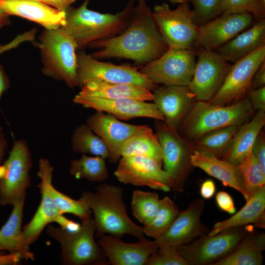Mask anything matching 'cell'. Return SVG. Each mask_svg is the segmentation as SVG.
Here are the masks:
<instances>
[{"mask_svg": "<svg viewBox=\"0 0 265 265\" xmlns=\"http://www.w3.org/2000/svg\"><path fill=\"white\" fill-rule=\"evenodd\" d=\"M71 148L76 153L109 157L107 148L103 140L86 124H80L74 130L71 139Z\"/></svg>", "mask_w": 265, "mask_h": 265, "instance_id": "obj_32", "label": "cell"}, {"mask_svg": "<svg viewBox=\"0 0 265 265\" xmlns=\"http://www.w3.org/2000/svg\"><path fill=\"white\" fill-rule=\"evenodd\" d=\"M55 222L57 223L62 230L72 233L79 231L81 225V224L63 216V214H60L57 217Z\"/></svg>", "mask_w": 265, "mask_h": 265, "instance_id": "obj_46", "label": "cell"}, {"mask_svg": "<svg viewBox=\"0 0 265 265\" xmlns=\"http://www.w3.org/2000/svg\"><path fill=\"white\" fill-rule=\"evenodd\" d=\"M252 228V225L230 228L200 237L177 249L189 265H212L230 254Z\"/></svg>", "mask_w": 265, "mask_h": 265, "instance_id": "obj_9", "label": "cell"}, {"mask_svg": "<svg viewBox=\"0 0 265 265\" xmlns=\"http://www.w3.org/2000/svg\"><path fill=\"white\" fill-rule=\"evenodd\" d=\"M180 211L175 202L166 196L160 200L159 211L154 218L142 226L144 235L158 238L171 226Z\"/></svg>", "mask_w": 265, "mask_h": 265, "instance_id": "obj_35", "label": "cell"}, {"mask_svg": "<svg viewBox=\"0 0 265 265\" xmlns=\"http://www.w3.org/2000/svg\"><path fill=\"white\" fill-rule=\"evenodd\" d=\"M254 111L247 97L225 106L197 101L179 128L187 138L196 140L214 130L239 126L250 119Z\"/></svg>", "mask_w": 265, "mask_h": 265, "instance_id": "obj_4", "label": "cell"}, {"mask_svg": "<svg viewBox=\"0 0 265 265\" xmlns=\"http://www.w3.org/2000/svg\"><path fill=\"white\" fill-rule=\"evenodd\" d=\"M0 8L9 16L26 19L47 29L58 28L65 24V11L36 0H0Z\"/></svg>", "mask_w": 265, "mask_h": 265, "instance_id": "obj_23", "label": "cell"}, {"mask_svg": "<svg viewBox=\"0 0 265 265\" xmlns=\"http://www.w3.org/2000/svg\"><path fill=\"white\" fill-rule=\"evenodd\" d=\"M69 172L76 179L83 178L92 182H102L109 177L105 159L85 154L71 161Z\"/></svg>", "mask_w": 265, "mask_h": 265, "instance_id": "obj_33", "label": "cell"}, {"mask_svg": "<svg viewBox=\"0 0 265 265\" xmlns=\"http://www.w3.org/2000/svg\"><path fill=\"white\" fill-rule=\"evenodd\" d=\"M25 198L19 200L12 205L10 215L0 229V251L17 253L23 259L33 261L34 253L26 243L22 229Z\"/></svg>", "mask_w": 265, "mask_h": 265, "instance_id": "obj_25", "label": "cell"}, {"mask_svg": "<svg viewBox=\"0 0 265 265\" xmlns=\"http://www.w3.org/2000/svg\"><path fill=\"white\" fill-rule=\"evenodd\" d=\"M263 6L265 7V0H259Z\"/></svg>", "mask_w": 265, "mask_h": 265, "instance_id": "obj_54", "label": "cell"}, {"mask_svg": "<svg viewBox=\"0 0 265 265\" xmlns=\"http://www.w3.org/2000/svg\"><path fill=\"white\" fill-rule=\"evenodd\" d=\"M246 95L254 110L265 111V86L250 89Z\"/></svg>", "mask_w": 265, "mask_h": 265, "instance_id": "obj_43", "label": "cell"}, {"mask_svg": "<svg viewBox=\"0 0 265 265\" xmlns=\"http://www.w3.org/2000/svg\"><path fill=\"white\" fill-rule=\"evenodd\" d=\"M196 58V49L168 48L161 56L139 70L157 84L187 86L194 74Z\"/></svg>", "mask_w": 265, "mask_h": 265, "instance_id": "obj_10", "label": "cell"}, {"mask_svg": "<svg viewBox=\"0 0 265 265\" xmlns=\"http://www.w3.org/2000/svg\"><path fill=\"white\" fill-rule=\"evenodd\" d=\"M154 103L170 127L178 130L196 102L187 86L163 85L152 91Z\"/></svg>", "mask_w": 265, "mask_h": 265, "instance_id": "obj_22", "label": "cell"}, {"mask_svg": "<svg viewBox=\"0 0 265 265\" xmlns=\"http://www.w3.org/2000/svg\"><path fill=\"white\" fill-rule=\"evenodd\" d=\"M160 200L156 192L133 190L131 201L133 215L143 225L148 224L158 213Z\"/></svg>", "mask_w": 265, "mask_h": 265, "instance_id": "obj_36", "label": "cell"}, {"mask_svg": "<svg viewBox=\"0 0 265 265\" xmlns=\"http://www.w3.org/2000/svg\"><path fill=\"white\" fill-rule=\"evenodd\" d=\"M50 192L61 213H71L78 217L81 223L89 220L91 217V211L85 199L81 197L78 200L73 199L57 190L52 182L49 186Z\"/></svg>", "mask_w": 265, "mask_h": 265, "instance_id": "obj_37", "label": "cell"}, {"mask_svg": "<svg viewBox=\"0 0 265 265\" xmlns=\"http://www.w3.org/2000/svg\"><path fill=\"white\" fill-rule=\"evenodd\" d=\"M215 202L219 209L229 214H233L236 212L234 200L227 192L220 190L215 195Z\"/></svg>", "mask_w": 265, "mask_h": 265, "instance_id": "obj_44", "label": "cell"}, {"mask_svg": "<svg viewBox=\"0 0 265 265\" xmlns=\"http://www.w3.org/2000/svg\"><path fill=\"white\" fill-rule=\"evenodd\" d=\"M10 23L9 15L0 8V29Z\"/></svg>", "mask_w": 265, "mask_h": 265, "instance_id": "obj_52", "label": "cell"}, {"mask_svg": "<svg viewBox=\"0 0 265 265\" xmlns=\"http://www.w3.org/2000/svg\"><path fill=\"white\" fill-rule=\"evenodd\" d=\"M85 124L104 142L109 152L108 159L111 163L119 160L125 143L142 126L122 122L114 116L102 111L89 116Z\"/></svg>", "mask_w": 265, "mask_h": 265, "instance_id": "obj_20", "label": "cell"}, {"mask_svg": "<svg viewBox=\"0 0 265 265\" xmlns=\"http://www.w3.org/2000/svg\"><path fill=\"white\" fill-rule=\"evenodd\" d=\"M216 193V186L213 180L208 179L204 181L200 187V194L204 199H210Z\"/></svg>", "mask_w": 265, "mask_h": 265, "instance_id": "obj_47", "label": "cell"}, {"mask_svg": "<svg viewBox=\"0 0 265 265\" xmlns=\"http://www.w3.org/2000/svg\"><path fill=\"white\" fill-rule=\"evenodd\" d=\"M74 0V1H75L76 0Z\"/></svg>", "mask_w": 265, "mask_h": 265, "instance_id": "obj_55", "label": "cell"}, {"mask_svg": "<svg viewBox=\"0 0 265 265\" xmlns=\"http://www.w3.org/2000/svg\"><path fill=\"white\" fill-rule=\"evenodd\" d=\"M205 209L203 200L197 199L180 212L169 228L159 237L154 239L159 247L170 246L177 247L207 235L208 227L201 221Z\"/></svg>", "mask_w": 265, "mask_h": 265, "instance_id": "obj_17", "label": "cell"}, {"mask_svg": "<svg viewBox=\"0 0 265 265\" xmlns=\"http://www.w3.org/2000/svg\"><path fill=\"white\" fill-rule=\"evenodd\" d=\"M114 175L120 183L124 184L146 186L164 192L172 190V182L162 166L146 157H121Z\"/></svg>", "mask_w": 265, "mask_h": 265, "instance_id": "obj_15", "label": "cell"}, {"mask_svg": "<svg viewBox=\"0 0 265 265\" xmlns=\"http://www.w3.org/2000/svg\"><path fill=\"white\" fill-rule=\"evenodd\" d=\"M173 3H188L189 0H167Z\"/></svg>", "mask_w": 265, "mask_h": 265, "instance_id": "obj_53", "label": "cell"}, {"mask_svg": "<svg viewBox=\"0 0 265 265\" xmlns=\"http://www.w3.org/2000/svg\"><path fill=\"white\" fill-rule=\"evenodd\" d=\"M40 40L44 74L63 81L71 88L78 86V47L74 40L61 27L46 29Z\"/></svg>", "mask_w": 265, "mask_h": 265, "instance_id": "obj_5", "label": "cell"}, {"mask_svg": "<svg viewBox=\"0 0 265 265\" xmlns=\"http://www.w3.org/2000/svg\"><path fill=\"white\" fill-rule=\"evenodd\" d=\"M35 33V31L32 30L18 35L12 41L7 44L0 45V54L16 47L25 41L32 40L34 38ZM9 85V80L1 66L0 65V99L4 93L8 89Z\"/></svg>", "mask_w": 265, "mask_h": 265, "instance_id": "obj_42", "label": "cell"}, {"mask_svg": "<svg viewBox=\"0 0 265 265\" xmlns=\"http://www.w3.org/2000/svg\"><path fill=\"white\" fill-rule=\"evenodd\" d=\"M248 13L255 19L265 18V7L259 0H222V14Z\"/></svg>", "mask_w": 265, "mask_h": 265, "instance_id": "obj_39", "label": "cell"}, {"mask_svg": "<svg viewBox=\"0 0 265 265\" xmlns=\"http://www.w3.org/2000/svg\"><path fill=\"white\" fill-rule=\"evenodd\" d=\"M22 259L21 256L17 253L0 254V265H17Z\"/></svg>", "mask_w": 265, "mask_h": 265, "instance_id": "obj_49", "label": "cell"}, {"mask_svg": "<svg viewBox=\"0 0 265 265\" xmlns=\"http://www.w3.org/2000/svg\"><path fill=\"white\" fill-rule=\"evenodd\" d=\"M257 20L216 51L226 61L234 63L265 45V19Z\"/></svg>", "mask_w": 265, "mask_h": 265, "instance_id": "obj_26", "label": "cell"}, {"mask_svg": "<svg viewBox=\"0 0 265 265\" xmlns=\"http://www.w3.org/2000/svg\"><path fill=\"white\" fill-rule=\"evenodd\" d=\"M123 196L121 187L105 183L98 185L95 192L82 194L93 214L97 236L109 234L121 238L130 235L139 239L145 238L142 226L128 216Z\"/></svg>", "mask_w": 265, "mask_h": 265, "instance_id": "obj_3", "label": "cell"}, {"mask_svg": "<svg viewBox=\"0 0 265 265\" xmlns=\"http://www.w3.org/2000/svg\"><path fill=\"white\" fill-rule=\"evenodd\" d=\"M194 20L201 26L222 14V0H189Z\"/></svg>", "mask_w": 265, "mask_h": 265, "instance_id": "obj_40", "label": "cell"}, {"mask_svg": "<svg viewBox=\"0 0 265 265\" xmlns=\"http://www.w3.org/2000/svg\"><path fill=\"white\" fill-rule=\"evenodd\" d=\"M238 165L243 178L248 200L255 192L265 186V172L252 151Z\"/></svg>", "mask_w": 265, "mask_h": 265, "instance_id": "obj_38", "label": "cell"}, {"mask_svg": "<svg viewBox=\"0 0 265 265\" xmlns=\"http://www.w3.org/2000/svg\"><path fill=\"white\" fill-rule=\"evenodd\" d=\"M81 224L76 232H69L52 225L48 226L46 232L60 244L62 260L65 265L106 264V256L95 239L96 226L93 217Z\"/></svg>", "mask_w": 265, "mask_h": 265, "instance_id": "obj_6", "label": "cell"}, {"mask_svg": "<svg viewBox=\"0 0 265 265\" xmlns=\"http://www.w3.org/2000/svg\"><path fill=\"white\" fill-rule=\"evenodd\" d=\"M238 126L227 127L209 132L196 139L195 150L222 158Z\"/></svg>", "mask_w": 265, "mask_h": 265, "instance_id": "obj_34", "label": "cell"}, {"mask_svg": "<svg viewBox=\"0 0 265 265\" xmlns=\"http://www.w3.org/2000/svg\"><path fill=\"white\" fill-rule=\"evenodd\" d=\"M89 45L98 49L91 55L96 59L126 58L137 65H145L157 59L168 49L146 0H138L130 24L122 32Z\"/></svg>", "mask_w": 265, "mask_h": 265, "instance_id": "obj_1", "label": "cell"}, {"mask_svg": "<svg viewBox=\"0 0 265 265\" xmlns=\"http://www.w3.org/2000/svg\"><path fill=\"white\" fill-rule=\"evenodd\" d=\"M73 102L84 107L111 114L120 120L147 117L164 121L155 104L147 101L131 98L106 99L77 94Z\"/></svg>", "mask_w": 265, "mask_h": 265, "instance_id": "obj_19", "label": "cell"}, {"mask_svg": "<svg viewBox=\"0 0 265 265\" xmlns=\"http://www.w3.org/2000/svg\"><path fill=\"white\" fill-rule=\"evenodd\" d=\"M53 172V168L48 159H39L37 176L40 179L38 187L41 194V201L35 214L22 230L26 243L29 246L38 239L48 225L55 222L57 217L62 214L49 191V186L52 182Z\"/></svg>", "mask_w": 265, "mask_h": 265, "instance_id": "obj_18", "label": "cell"}, {"mask_svg": "<svg viewBox=\"0 0 265 265\" xmlns=\"http://www.w3.org/2000/svg\"><path fill=\"white\" fill-rule=\"evenodd\" d=\"M265 61V45L232 65L224 82L209 103L229 105L244 98L251 89L253 77Z\"/></svg>", "mask_w": 265, "mask_h": 265, "instance_id": "obj_13", "label": "cell"}, {"mask_svg": "<svg viewBox=\"0 0 265 265\" xmlns=\"http://www.w3.org/2000/svg\"><path fill=\"white\" fill-rule=\"evenodd\" d=\"M89 1L85 0L77 8L69 6L65 10V24L61 27L74 40L78 48L122 32L130 24L135 0H130L123 10L115 14L89 9Z\"/></svg>", "mask_w": 265, "mask_h": 265, "instance_id": "obj_2", "label": "cell"}, {"mask_svg": "<svg viewBox=\"0 0 265 265\" xmlns=\"http://www.w3.org/2000/svg\"><path fill=\"white\" fill-rule=\"evenodd\" d=\"M231 65L216 51L197 50L194 74L187 85L196 101L208 102L216 95Z\"/></svg>", "mask_w": 265, "mask_h": 265, "instance_id": "obj_14", "label": "cell"}, {"mask_svg": "<svg viewBox=\"0 0 265 265\" xmlns=\"http://www.w3.org/2000/svg\"><path fill=\"white\" fill-rule=\"evenodd\" d=\"M98 243L107 263L112 265H146L149 257L159 248L155 240L145 238L137 242L128 243L121 238L101 235Z\"/></svg>", "mask_w": 265, "mask_h": 265, "instance_id": "obj_21", "label": "cell"}, {"mask_svg": "<svg viewBox=\"0 0 265 265\" xmlns=\"http://www.w3.org/2000/svg\"><path fill=\"white\" fill-rule=\"evenodd\" d=\"M265 248V234L252 228L230 254L212 265H261Z\"/></svg>", "mask_w": 265, "mask_h": 265, "instance_id": "obj_30", "label": "cell"}, {"mask_svg": "<svg viewBox=\"0 0 265 265\" xmlns=\"http://www.w3.org/2000/svg\"><path fill=\"white\" fill-rule=\"evenodd\" d=\"M254 224L258 228L265 226V186L255 192L245 205L230 217L217 222L208 235H212L227 229Z\"/></svg>", "mask_w": 265, "mask_h": 265, "instance_id": "obj_28", "label": "cell"}, {"mask_svg": "<svg viewBox=\"0 0 265 265\" xmlns=\"http://www.w3.org/2000/svg\"><path fill=\"white\" fill-rule=\"evenodd\" d=\"M7 146V140L5 139L3 130L0 126V164L3 159Z\"/></svg>", "mask_w": 265, "mask_h": 265, "instance_id": "obj_51", "label": "cell"}, {"mask_svg": "<svg viewBox=\"0 0 265 265\" xmlns=\"http://www.w3.org/2000/svg\"><path fill=\"white\" fill-rule=\"evenodd\" d=\"M139 156L151 158L162 165V154L156 133L147 125L142 127L124 144L121 157Z\"/></svg>", "mask_w": 265, "mask_h": 265, "instance_id": "obj_31", "label": "cell"}, {"mask_svg": "<svg viewBox=\"0 0 265 265\" xmlns=\"http://www.w3.org/2000/svg\"><path fill=\"white\" fill-rule=\"evenodd\" d=\"M265 86V61L256 72L252 80L251 89Z\"/></svg>", "mask_w": 265, "mask_h": 265, "instance_id": "obj_48", "label": "cell"}, {"mask_svg": "<svg viewBox=\"0 0 265 265\" xmlns=\"http://www.w3.org/2000/svg\"><path fill=\"white\" fill-rule=\"evenodd\" d=\"M78 94L106 99L131 98L144 101H152L153 99L152 91L143 87L97 80L86 82Z\"/></svg>", "mask_w": 265, "mask_h": 265, "instance_id": "obj_29", "label": "cell"}, {"mask_svg": "<svg viewBox=\"0 0 265 265\" xmlns=\"http://www.w3.org/2000/svg\"><path fill=\"white\" fill-rule=\"evenodd\" d=\"M77 62L78 80L80 87L94 80L135 85L151 91L158 86L141 73L137 67L100 61L84 53L77 55Z\"/></svg>", "mask_w": 265, "mask_h": 265, "instance_id": "obj_12", "label": "cell"}, {"mask_svg": "<svg viewBox=\"0 0 265 265\" xmlns=\"http://www.w3.org/2000/svg\"><path fill=\"white\" fill-rule=\"evenodd\" d=\"M157 121L156 133L162 151L163 169L172 182V190L181 192L192 166L190 156L193 150L177 129L163 121Z\"/></svg>", "mask_w": 265, "mask_h": 265, "instance_id": "obj_11", "label": "cell"}, {"mask_svg": "<svg viewBox=\"0 0 265 265\" xmlns=\"http://www.w3.org/2000/svg\"><path fill=\"white\" fill-rule=\"evenodd\" d=\"M146 265H189L177 247L164 246L158 249L149 257Z\"/></svg>", "mask_w": 265, "mask_h": 265, "instance_id": "obj_41", "label": "cell"}, {"mask_svg": "<svg viewBox=\"0 0 265 265\" xmlns=\"http://www.w3.org/2000/svg\"><path fill=\"white\" fill-rule=\"evenodd\" d=\"M255 19L248 13L221 14L199 26L196 48L216 51L249 27Z\"/></svg>", "mask_w": 265, "mask_h": 265, "instance_id": "obj_16", "label": "cell"}, {"mask_svg": "<svg viewBox=\"0 0 265 265\" xmlns=\"http://www.w3.org/2000/svg\"><path fill=\"white\" fill-rule=\"evenodd\" d=\"M46 3L52 7L60 10L65 11L74 0H36Z\"/></svg>", "mask_w": 265, "mask_h": 265, "instance_id": "obj_50", "label": "cell"}, {"mask_svg": "<svg viewBox=\"0 0 265 265\" xmlns=\"http://www.w3.org/2000/svg\"><path fill=\"white\" fill-rule=\"evenodd\" d=\"M252 152L265 172V137L262 130L258 135L252 149Z\"/></svg>", "mask_w": 265, "mask_h": 265, "instance_id": "obj_45", "label": "cell"}, {"mask_svg": "<svg viewBox=\"0 0 265 265\" xmlns=\"http://www.w3.org/2000/svg\"><path fill=\"white\" fill-rule=\"evenodd\" d=\"M192 166L199 168L218 180L225 186L239 192L246 201L247 195L243 178L238 164L221 158L193 150L190 156Z\"/></svg>", "mask_w": 265, "mask_h": 265, "instance_id": "obj_24", "label": "cell"}, {"mask_svg": "<svg viewBox=\"0 0 265 265\" xmlns=\"http://www.w3.org/2000/svg\"><path fill=\"white\" fill-rule=\"evenodd\" d=\"M32 158L28 145L24 139L14 141L6 160L0 164V205H13L26 198L31 184L29 175Z\"/></svg>", "mask_w": 265, "mask_h": 265, "instance_id": "obj_8", "label": "cell"}, {"mask_svg": "<svg viewBox=\"0 0 265 265\" xmlns=\"http://www.w3.org/2000/svg\"><path fill=\"white\" fill-rule=\"evenodd\" d=\"M155 22L168 48L196 49L199 26L188 3L172 9L166 2L155 6Z\"/></svg>", "mask_w": 265, "mask_h": 265, "instance_id": "obj_7", "label": "cell"}, {"mask_svg": "<svg viewBox=\"0 0 265 265\" xmlns=\"http://www.w3.org/2000/svg\"><path fill=\"white\" fill-rule=\"evenodd\" d=\"M265 124V113L258 112L250 120L238 126L221 159L239 164L251 153L253 144Z\"/></svg>", "mask_w": 265, "mask_h": 265, "instance_id": "obj_27", "label": "cell"}]
</instances>
